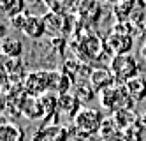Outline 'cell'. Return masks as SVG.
<instances>
[{
  "mask_svg": "<svg viewBox=\"0 0 146 141\" xmlns=\"http://www.w3.org/2000/svg\"><path fill=\"white\" fill-rule=\"evenodd\" d=\"M49 44L53 49H56L58 53H64V48H65V39L64 37H60V35H51V41H49Z\"/></svg>",
  "mask_w": 146,
  "mask_h": 141,
  "instance_id": "20",
  "label": "cell"
},
{
  "mask_svg": "<svg viewBox=\"0 0 146 141\" xmlns=\"http://www.w3.org/2000/svg\"><path fill=\"white\" fill-rule=\"evenodd\" d=\"M99 101H100L102 110H106L113 115L121 110H134V104H135V101L130 97L127 90V86L121 83H114L109 88L102 90L99 94Z\"/></svg>",
  "mask_w": 146,
  "mask_h": 141,
  "instance_id": "1",
  "label": "cell"
},
{
  "mask_svg": "<svg viewBox=\"0 0 146 141\" xmlns=\"http://www.w3.org/2000/svg\"><path fill=\"white\" fill-rule=\"evenodd\" d=\"M132 5H134V2H116V5L113 7V11H114V14H116L118 23L127 21L130 11H132Z\"/></svg>",
  "mask_w": 146,
  "mask_h": 141,
  "instance_id": "17",
  "label": "cell"
},
{
  "mask_svg": "<svg viewBox=\"0 0 146 141\" xmlns=\"http://www.w3.org/2000/svg\"><path fill=\"white\" fill-rule=\"evenodd\" d=\"M2 53L7 58H19V57H21V53H23L21 41L16 39V37L4 35V39H2Z\"/></svg>",
  "mask_w": 146,
  "mask_h": 141,
  "instance_id": "14",
  "label": "cell"
},
{
  "mask_svg": "<svg viewBox=\"0 0 146 141\" xmlns=\"http://www.w3.org/2000/svg\"><path fill=\"white\" fill-rule=\"evenodd\" d=\"M106 118L102 116V111L93 108H81L79 113L72 118L74 122V134L78 138H92L100 132L102 124Z\"/></svg>",
  "mask_w": 146,
  "mask_h": 141,
  "instance_id": "2",
  "label": "cell"
},
{
  "mask_svg": "<svg viewBox=\"0 0 146 141\" xmlns=\"http://www.w3.org/2000/svg\"><path fill=\"white\" fill-rule=\"evenodd\" d=\"M135 127H137L139 131H146V111L137 115V124H135Z\"/></svg>",
  "mask_w": 146,
  "mask_h": 141,
  "instance_id": "22",
  "label": "cell"
},
{
  "mask_svg": "<svg viewBox=\"0 0 146 141\" xmlns=\"http://www.w3.org/2000/svg\"><path fill=\"white\" fill-rule=\"evenodd\" d=\"M72 94L78 97V101L81 104H88L93 97H95V90H93V86L90 85L88 80H76L74 86H72Z\"/></svg>",
  "mask_w": 146,
  "mask_h": 141,
  "instance_id": "10",
  "label": "cell"
},
{
  "mask_svg": "<svg viewBox=\"0 0 146 141\" xmlns=\"http://www.w3.org/2000/svg\"><path fill=\"white\" fill-rule=\"evenodd\" d=\"M44 18V25H46V32H51L55 37V34H58V32L62 30V16L55 14V13H48Z\"/></svg>",
  "mask_w": 146,
  "mask_h": 141,
  "instance_id": "16",
  "label": "cell"
},
{
  "mask_svg": "<svg viewBox=\"0 0 146 141\" xmlns=\"http://www.w3.org/2000/svg\"><path fill=\"white\" fill-rule=\"evenodd\" d=\"M81 67H83V63L79 60H76V58H70V60H65L64 62V72L69 74L72 80H76L78 76H79Z\"/></svg>",
  "mask_w": 146,
  "mask_h": 141,
  "instance_id": "19",
  "label": "cell"
},
{
  "mask_svg": "<svg viewBox=\"0 0 146 141\" xmlns=\"http://www.w3.org/2000/svg\"><path fill=\"white\" fill-rule=\"evenodd\" d=\"M25 90L28 95L40 97L46 92H49V71H35V72H28L25 76Z\"/></svg>",
  "mask_w": 146,
  "mask_h": 141,
  "instance_id": "4",
  "label": "cell"
},
{
  "mask_svg": "<svg viewBox=\"0 0 146 141\" xmlns=\"http://www.w3.org/2000/svg\"><path fill=\"white\" fill-rule=\"evenodd\" d=\"M113 120L118 125L120 131H127L130 127H135V124H137V113L134 110H121V111L113 115Z\"/></svg>",
  "mask_w": 146,
  "mask_h": 141,
  "instance_id": "13",
  "label": "cell"
},
{
  "mask_svg": "<svg viewBox=\"0 0 146 141\" xmlns=\"http://www.w3.org/2000/svg\"><path fill=\"white\" fill-rule=\"evenodd\" d=\"M134 46V37L123 35V34H116V32H111L106 39V51L111 57L116 55H129L132 51Z\"/></svg>",
  "mask_w": 146,
  "mask_h": 141,
  "instance_id": "5",
  "label": "cell"
},
{
  "mask_svg": "<svg viewBox=\"0 0 146 141\" xmlns=\"http://www.w3.org/2000/svg\"><path fill=\"white\" fill-rule=\"evenodd\" d=\"M109 69L114 76V80H116V83H121V85H125L127 81L139 76V63L130 53L129 55L113 57L109 62Z\"/></svg>",
  "mask_w": 146,
  "mask_h": 141,
  "instance_id": "3",
  "label": "cell"
},
{
  "mask_svg": "<svg viewBox=\"0 0 146 141\" xmlns=\"http://www.w3.org/2000/svg\"><path fill=\"white\" fill-rule=\"evenodd\" d=\"M118 2H134V0H118Z\"/></svg>",
  "mask_w": 146,
  "mask_h": 141,
  "instance_id": "24",
  "label": "cell"
},
{
  "mask_svg": "<svg viewBox=\"0 0 146 141\" xmlns=\"http://www.w3.org/2000/svg\"><path fill=\"white\" fill-rule=\"evenodd\" d=\"M0 7L9 18H14L25 13V0H0Z\"/></svg>",
  "mask_w": 146,
  "mask_h": 141,
  "instance_id": "15",
  "label": "cell"
},
{
  "mask_svg": "<svg viewBox=\"0 0 146 141\" xmlns=\"http://www.w3.org/2000/svg\"><path fill=\"white\" fill-rule=\"evenodd\" d=\"M88 81H90V85L93 86V90H95L97 94H100L102 90H106V88H109L111 85L116 83V80H114L111 69L104 67V65L93 69L92 74H90V78H88Z\"/></svg>",
  "mask_w": 146,
  "mask_h": 141,
  "instance_id": "6",
  "label": "cell"
},
{
  "mask_svg": "<svg viewBox=\"0 0 146 141\" xmlns=\"http://www.w3.org/2000/svg\"><path fill=\"white\" fill-rule=\"evenodd\" d=\"M111 32H116V34H123V35H129V37H135L139 30L135 28V25L129 23V21H121V23L113 25V30H111Z\"/></svg>",
  "mask_w": 146,
  "mask_h": 141,
  "instance_id": "18",
  "label": "cell"
},
{
  "mask_svg": "<svg viewBox=\"0 0 146 141\" xmlns=\"http://www.w3.org/2000/svg\"><path fill=\"white\" fill-rule=\"evenodd\" d=\"M125 86H127L130 97H132L135 102H141V101L146 99V78L137 76V78L127 81V83H125Z\"/></svg>",
  "mask_w": 146,
  "mask_h": 141,
  "instance_id": "12",
  "label": "cell"
},
{
  "mask_svg": "<svg viewBox=\"0 0 146 141\" xmlns=\"http://www.w3.org/2000/svg\"><path fill=\"white\" fill-rule=\"evenodd\" d=\"M81 110V102L78 101V97L72 94V92H67V94H62L58 95V111L64 113L67 116H72L74 118Z\"/></svg>",
  "mask_w": 146,
  "mask_h": 141,
  "instance_id": "9",
  "label": "cell"
},
{
  "mask_svg": "<svg viewBox=\"0 0 146 141\" xmlns=\"http://www.w3.org/2000/svg\"><path fill=\"white\" fill-rule=\"evenodd\" d=\"M19 111L30 120H37V118L44 116V108L40 104L39 97H34V95H25L19 101Z\"/></svg>",
  "mask_w": 146,
  "mask_h": 141,
  "instance_id": "7",
  "label": "cell"
},
{
  "mask_svg": "<svg viewBox=\"0 0 146 141\" xmlns=\"http://www.w3.org/2000/svg\"><path fill=\"white\" fill-rule=\"evenodd\" d=\"M21 32L30 39H40L46 34L44 18H40L37 14H27V19H25V25H23Z\"/></svg>",
  "mask_w": 146,
  "mask_h": 141,
  "instance_id": "8",
  "label": "cell"
},
{
  "mask_svg": "<svg viewBox=\"0 0 146 141\" xmlns=\"http://www.w3.org/2000/svg\"><path fill=\"white\" fill-rule=\"evenodd\" d=\"M0 141H25V131L14 122H5L0 127Z\"/></svg>",
  "mask_w": 146,
  "mask_h": 141,
  "instance_id": "11",
  "label": "cell"
},
{
  "mask_svg": "<svg viewBox=\"0 0 146 141\" xmlns=\"http://www.w3.org/2000/svg\"><path fill=\"white\" fill-rule=\"evenodd\" d=\"M141 55H143V58H146V42H144L143 48H141Z\"/></svg>",
  "mask_w": 146,
  "mask_h": 141,
  "instance_id": "23",
  "label": "cell"
},
{
  "mask_svg": "<svg viewBox=\"0 0 146 141\" xmlns=\"http://www.w3.org/2000/svg\"><path fill=\"white\" fill-rule=\"evenodd\" d=\"M25 19H27V13L18 14V16L11 18V25H13L16 30H21V28H23V25H25Z\"/></svg>",
  "mask_w": 146,
  "mask_h": 141,
  "instance_id": "21",
  "label": "cell"
}]
</instances>
